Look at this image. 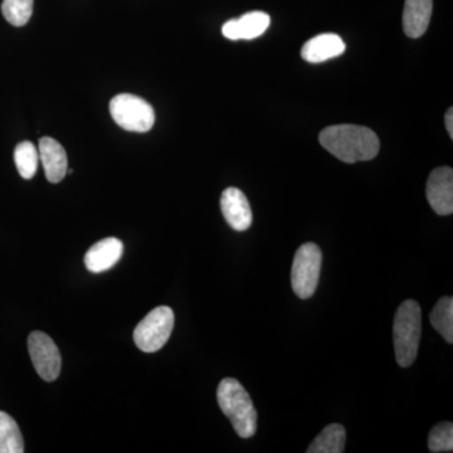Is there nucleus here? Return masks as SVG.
Instances as JSON below:
<instances>
[{"instance_id": "1", "label": "nucleus", "mask_w": 453, "mask_h": 453, "mask_svg": "<svg viewBox=\"0 0 453 453\" xmlns=\"http://www.w3.org/2000/svg\"><path fill=\"white\" fill-rule=\"evenodd\" d=\"M321 146L342 162L354 164L374 159L380 150L377 134L357 125H335L321 131Z\"/></svg>"}, {"instance_id": "2", "label": "nucleus", "mask_w": 453, "mask_h": 453, "mask_svg": "<svg viewBox=\"0 0 453 453\" xmlns=\"http://www.w3.org/2000/svg\"><path fill=\"white\" fill-rule=\"evenodd\" d=\"M222 412L234 426L235 434L242 438L252 437L257 431V411L251 396L234 378H225L217 390Z\"/></svg>"}, {"instance_id": "3", "label": "nucleus", "mask_w": 453, "mask_h": 453, "mask_svg": "<svg viewBox=\"0 0 453 453\" xmlns=\"http://www.w3.org/2000/svg\"><path fill=\"white\" fill-rule=\"evenodd\" d=\"M421 330V308L414 300L404 301L396 310L393 326L395 359L402 368H408L416 360Z\"/></svg>"}, {"instance_id": "4", "label": "nucleus", "mask_w": 453, "mask_h": 453, "mask_svg": "<svg viewBox=\"0 0 453 453\" xmlns=\"http://www.w3.org/2000/svg\"><path fill=\"white\" fill-rule=\"evenodd\" d=\"M111 118L130 133H148L155 124V111L150 104L135 95L120 94L110 103Z\"/></svg>"}, {"instance_id": "5", "label": "nucleus", "mask_w": 453, "mask_h": 453, "mask_svg": "<svg viewBox=\"0 0 453 453\" xmlns=\"http://www.w3.org/2000/svg\"><path fill=\"white\" fill-rule=\"evenodd\" d=\"M323 255L315 243H305L295 253L291 270L292 290L300 299H310L315 294L320 277Z\"/></svg>"}, {"instance_id": "6", "label": "nucleus", "mask_w": 453, "mask_h": 453, "mask_svg": "<svg viewBox=\"0 0 453 453\" xmlns=\"http://www.w3.org/2000/svg\"><path fill=\"white\" fill-rule=\"evenodd\" d=\"M173 329L174 312L169 306H159L140 321L134 332V342L144 353H155L168 342Z\"/></svg>"}, {"instance_id": "7", "label": "nucleus", "mask_w": 453, "mask_h": 453, "mask_svg": "<svg viewBox=\"0 0 453 453\" xmlns=\"http://www.w3.org/2000/svg\"><path fill=\"white\" fill-rule=\"evenodd\" d=\"M28 351L42 380L53 381L58 378L62 366L61 353L47 334L33 332L28 338Z\"/></svg>"}, {"instance_id": "8", "label": "nucleus", "mask_w": 453, "mask_h": 453, "mask_svg": "<svg viewBox=\"0 0 453 453\" xmlns=\"http://www.w3.org/2000/svg\"><path fill=\"white\" fill-rule=\"evenodd\" d=\"M426 196L432 210L438 216H449L453 211V170L441 166L431 173L426 188Z\"/></svg>"}, {"instance_id": "9", "label": "nucleus", "mask_w": 453, "mask_h": 453, "mask_svg": "<svg viewBox=\"0 0 453 453\" xmlns=\"http://www.w3.org/2000/svg\"><path fill=\"white\" fill-rule=\"evenodd\" d=\"M220 210L223 217L234 231H247L252 225V211L249 199L242 190L226 188L220 196Z\"/></svg>"}, {"instance_id": "10", "label": "nucleus", "mask_w": 453, "mask_h": 453, "mask_svg": "<svg viewBox=\"0 0 453 453\" xmlns=\"http://www.w3.org/2000/svg\"><path fill=\"white\" fill-rule=\"evenodd\" d=\"M270 23L271 18L265 12H251L226 22L222 33L231 41L255 40L267 31Z\"/></svg>"}, {"instance_id": "11", "label": "nucleus", "mask_w": 453, "mask_h": 453, "mask_svg": "<svg viewBox=\"0 0 453 453\" xmlns=\"http://www.w3.org/2000/svg\"><path fill=\"white\" fill-rule=\"evenodd\" d=\"M38 153H40V160L49 181L57 184L64 180L68 166L67 154H65L64 146L59 144L57 140L44 136L40 139Z\"/></svg>"}, {"instance_id": "12", "label": "nucleus", "mask_w": 453, "mask_h": 453, "mask_svg": "<svg viewBox=\"0 0 453 453\" xmlns=\"http://www.w3.org/2000/svg\"><path fill=\"white\" fill-rule=\"evenodd\" d=\"M124 244L115 237L105 238L95 243L85 256V265L89 273H101L110 270L120 261Z\"/></svg>"}, {"instance_id": "13", "label": "nucleus", "mask_w": 453, "mask_h": 453, "mask_svg": "<svg viewBox=\"0 0 453 453\" xmlns=\"http://www.w3.org/2000/svg\"><path fill=\"white\" fill-rule=\"evenodd\" d=\"M344 52V41L338 35L325 33L306 42L301 50V57L309 64H321L327 59L342 56Z\"/></svg>"}, {"instance_id": "14", "label": "nucleus", "mask_w": 453, "mask_h": 453, "mask_svg": "<svg viewBox=\"0 0 453 453\" xmlns=\"http://www.w3.org/2000/svg\"><path fill=\"white\" fill-rule=\"evenodd\" d=\"M432 0H405L403 12V29L410 38H419L427 31L431 22Z\"/></svg>"}, {"instance_id": "15", "label": "nucleus", "mask_w": 453, "mask_h": 453, "mask_svg": "<svg viewBox=\"0 0 453 453\" xmlns=\"http://www.w3.org/2000/svg\"><path fill=\"white\" fill-rule=\"evenodd\" d=\"M347 432L342 425L333 423L326 426L321 434L312 441L308 453H342L345 449Z\"/></svg>"}, {"instance_id": "16", "label": "nucleus", "mask_w": 453, "mask_h": 453, "mask_svg": "<svg viewBox=\"0 0 453 453\" xmlns=\"http://www.w3.org/2000/svg\"><path fill=\"white\" fill-rule=\"evenodd\" d=\"M432 326L442 335L449 344L453 342V299L445 296L437 301L431 315H429Z\"/></svg>"}, {"instance_id": "17", "label": "nucleus", "mask_w": 453, "mask_h": 453, "mask_svg": "<svg viewBox=\"0 0 453 453\" xmlns=\"http://www.w3.org/2000/svg\"><path fill=\"white\" fill-rule=\"evenodd\" d=\"M25 441L17 422L8 413L0 412V453H23Z\"/></svg>"}, {"instance_id": "18", "label": "nucleus", "mask_w": 453, "mask_h": 453, "mask_svg": "<svg viewBox=\"0 0 453 453\" xmlns=\"http://www.w3.org/2000/svg\"><path fill=\"white\" fill-rule=\"evenodd\" d=\"M14 162L20 177L32 179L37 173L38 163H40L38 149L31 142H20L14 150Z\"/></svg>"}, {"instance_id": "19", "label": "nucleus", "mask_w": 453, "mask_h": 453, "mask_svg": "<svg viewBox=\"0 0 453 453\" xmlns=\"http://www.w3.org/2000/svg\"><path fill=\"white\" fill-rule=\"evenodd\" d=\"M35 0H3L2 13L14 27H23L29 22L33 14Z\"/></svg>"}, {"instance_id": "20", "label": "nucleus", "mask_w": 453, "mask_h": 453, "mask_svg": "<svg viewBox=\"0 0 453 453\" xmlns=\"http://www.w3.org/2000/svg\"><path fill=\"white\" fill-rule=\"evenodd\" d=\"M428 449L434 453L453 451V425L442 422L432 428L428 436Z\"/></svg>"}, {"instance_id": "21", "label": "nucleus", "mask_w": 453, "mask_h": 453, "mask_svg": "<svg viewBox=\"0 0 453 453\" xmlns=\"http://www.w3.org/2000/svg\"><path fill=\"white\" fill-rule=\"evenodd\" d=\"M446 129L449 131V138L453 139V109L449 107L445 116Z\"/></svg>"}]
</instances>
